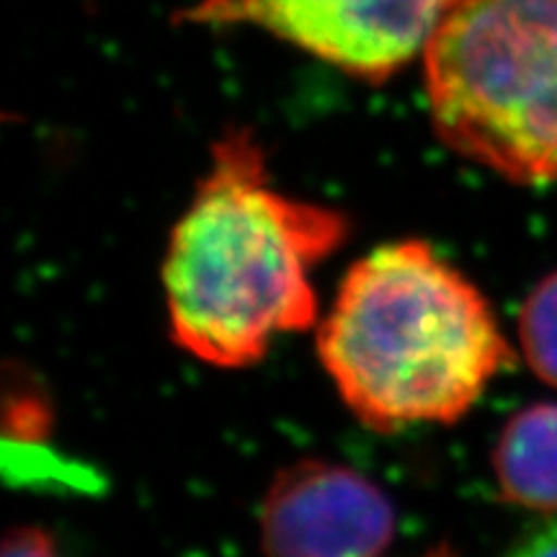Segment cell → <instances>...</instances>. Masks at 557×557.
I'll return each mask as SVG.
<instances>
[{
  "label": "cell",
  "instance_id": "cell-3",
  "mask_svg": "<svg viewBox=\"0 0 557 557\" xmlns=\"http://www.w3.org/2000/svg\"><path fill=\"white\" fill-rule=\"evenodd\" d=\"M421 60L449 150L519 184L557 181V0H451Z\"/></svg>",
  "mask_w": 557,
  "mask_h": 557
},
{
  "label": "cell",
  "instance_id": "cell-2",
  "mask_svg": "<svg viewBox=\"0 0 557 557\" xmlns=\"http://www.w3.org/2000/svg\"><path fill=\"white\" fill-rule=\"evenodd\" d=\"M318 354L354 416L380 431L455 423L513 364L483 292L421 240L348 269Z\"/></svg>",
  "mask_w": 557,
  "mask_h": 557
},
{
  "label": "cell",
  "instance_id": "cell-9",
  "mask_svg": "<svg viewBox=\"0 0 557 557\" xmlns=\"http://www.w3.org/2000/svg\"><path fill=\"white\" fill-rule=\"evenodd\" d=\"M504 557H557V521L534 527Z\"/></svg>",
  "mask_w": 557,
  "mask_h": 557
},
{
  "label": "cell",
  "instance_id": "cell-5",
  "mask_svg": "<svg viewBox=\"0 0 557 557\" xmlns=\"http://www.w3.org/2000/svg\"><path fill=\"white\" fill-rule=\"evenodd\" d=\"M395 537V511L361 472L302 459L271 483L261 508L267 557H380Z\"/></svg>",
  "mask_w": 557,
  "mask_h": 557
},
{
  "label": "cell",
  "instance_id": "cell-1",
  "mask_svg": "<svg viewBox=\"0 0 557 557\" xmlns=\"http://www.w3.org/2000/svg\"><path fill=\"white\" fill-rule=\"evenodd\" d=\"M346 235L338 209L271 184L250 132H225L169 240L163 289L173 341L205 364H256L278 336L315 325L310 274Z\"/></svg>",
  "mask_w": 557,
  "mask_h": 557
},
{
  "label": "cell",
  "instance_id": "cell-7",
  "mask_svg": "<svg viewBox=\"0 0 557 557\" xmlns=\"http://www.w3.org/2000/svg\"><path fill=\"white\" fill-rule=\"evenodd\" d=\"M521 351L532 372L557 387V271L527 297L519 318Z\"/></svg>",
  "mask_w": 557,
  "mask_h": 557
},
{
  "label": "cell",
  "instance_id": "cell-8",
  "mask_svg": "<svg viewBox=\"0 0 557 557\" xmlns=\"http://www.w3.org/2000/svg\"><path fill=\"white\" fill-rule=\"evenodd\" d=\"M3 557H60V553L45 529L16 527L5 534Z\"/></svg>",
  "mask_w": 557,
  "mask_h": 557
},
{
  "label": "cell",
  "instance_id": "cell-6",
  "mask_svg": "<svg viewBox=\"0 0 557 557\" xmlns=\"http://www.w3.org/2000/svg\"><path fill=\"white\" fill-rule=\"evenodd\" d=\"M493 468L511 504L557 511V403L529 406L506 423Z\"/></svg>",
  "mask_w": 557,
  "mask_h": 557
},
{
  "label": "cell",
  "instance_id": "cell-4",
  "mask_svg": "<svg viewBox=\"0 0 557 557\" xmlns=\"http://www.w3.org/2000/svg\"><path fill=\"white\" fill-rule=\"evenodd\" d=\"M451 0H199L184 21L253 26L354 78L382 83L423 58Z\"/></svg>",
  "mask_w": 557,
  "mask_h": 557
}]
</instances>
